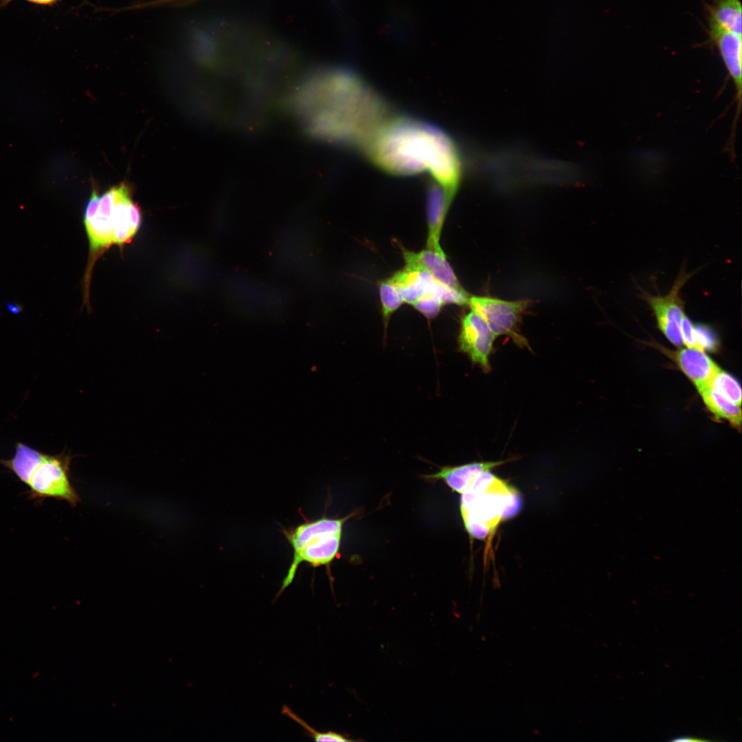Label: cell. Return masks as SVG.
Segmentation results:
<instances>
[{
  "label": "cell",
  "instance_id": "obj_1",
  "mask_svg": "<svg viewBox=\"0 0 742 742\" xmlns=\"http://www.w3.org/2000/svg\"><path fill=\"white\" fill-rule=\"evenodd\" d=\"M289 104L304 131L334 146L362 150L394 112L388 102L352 69H319L292 90Z\"/></svg>",
  "mask_w": 742,
  "mask_h": 742
},
{
  "label": "cell",
  "instance_id": "obj_9",
  "mask_svg": "<svg viewBox=\"0 0 742 742\" xmlns=\"http://www.w3.org/2000/svg\"><path fill=\"white\" fill-rule=\"evenodd\" d=\"M391 278L398 286L403 302L412 305L429 295L439 296L445 304L463 305L469 302V295L464 289L445 286L423 270L405 267Z\"/></svg>",
  "mask_w": 742,
  "mask_h": 742
},
{
  "label": "cell",
  "instance_id": "obj_25",
  "mask_svg": "<svg viewBox=\"0 0 742 742\" xmlns=\"http://www.w3.org/2000/svg\"><path fill=\"white\" fill-rule=\"evenodd\" d=\"M672 741H707L703 739H699L696 737L692 736H679L671 739Z\"/></svg>",
  "mask_w": 742,
  "mask_h": 742
},
{
  "label": "cell",
  "instance_id": "obj_24",
  "mask_svg": "<svg viewBox=\"0 0 742 742\" xmlns=\"http://www.w3.org/2000/svg\"><path fill=\"white\" fill-rule=\"evenodd\" d=\"M29 3L39 5H47L52 6L61 0H25Z\"/></svg>",
  "mask_w": 742,
  "mask_h": 742
},
{
  "label": "cell",
  "instance_id": "obj_14",
  "mask_svg": "<svg viewBox=\"0 0 742 742\" xmlns=\"http://www.w3.org/2000/svg\"><path fill=\"white\" fill-rule=\"evenodd\" d=\"M505 461L477 462L456 466H443L434 474L428 475L429 480H442L453 491L462 493L482 471H491L503 464Z\"/></svg>",
  "mask_w": 742,
  "mask_h": 742
},
{
  "label": "cell",
  "instance_id": "obj_21",
  "mask_svg": "<svg viewBox=\"0 0 742 742\" xmlns=\"http://www.w3.org/2000/svg\"><path fill=\"white\" fill-rule=\"evenodd\" d=\"M444 304L439 296L429 295L419 299L412 305L425 317L431 319L438 315Z\"/></svg>",
  "mask_w": 742,
  "mask_h": 742
},
{
  "label": "cell",
  "instance_id": "obj_23",
  "mask_svg": "<svg viewBox=\"0 0 742 742\" xmlns=\"http://www.w3.org/2000/svg\"><path fill=\"white\" fill-rule=\"evenodd\" d=\"M184 1V0H155V1H149V2H146V3L137 4V5L131 6L129 8H126V10H131V9L133 10V9L144 8H148V7H155V6L163 5L169 4V3H175V2H178V1Z\"/></svg>",
  "mask_w": 742,
  "mask_h": 742
},
{
  "label": "cell",
  "instance_id": "obj_2",
  "mask_svg": "<svg viewBox=\"0 0 742 742\" xmlns=\"http://www.w3.org/2000/svg\"><path fill=\"white\" fill-rule=\"evenodd\" d=\"M362 151L372 164L391 175L429 172L451 199L462 179L461 157L452 137L412 116L394 113Z\"/></svg>",
  "mask_w": 742,
  "mask_h": 742
},
{
  "label": "cell",
  "instance_id": "obj_26",
  "mask_svg": "<svg viewBox=\"0 0 742 742\" xmlns=\"http://www.w3.org/2000/svg\"><path fill=\"white\" fill-rule=\"evenodd\" d=\"M7 308L9 310V311L10 313H12L13 314H18L22 310V307L20 305H19L17 304H12V303H10V304H7Z\"/></svg>",
  "mask_w": 742,
  "mask_h": 742
},
{
  "label": "cell",
  "instance_id": "obj_10",
  "mask_svg": "<svg viewBox=\"0 0 742 742\" xmlns=\"http://www.w3.org/2000/svg\"><path fill=\"white\" fill-rule=\"evenodd\" d=\"M707 45L715 47L723 60L726 71L736 89L737 113L734 124H737L741 108L742 95V39L741 35L728 30L715 22L708 20ZM734 125V126H735Z\"/></svg>",
  "mask_w": 742,
  "mask_h": 742
},
{
  "label": "cell",
  "instance_id": "obj_18",
  "mask_svg": "<svg viewBox=\"0 0 742 742\" xmlns=\"http://www.w3.org/2000/svg\"><path fill=\"white\" fill-rule=\"evenodd\" d=\"M380 298L383 319L387 324L392 315L404 302L398 286L390 278L380 284Z\"/></svg>",
  "mask_w": 742,
  "mask_h": 742
},
{
  "label": "cell",
  "instance_id": "obj_5",
  "mask_svg": "<svg viewBox=\"0 0 742 742\" xmlns=\"http://www.w3.org/2000/svg\"><path fill=\"white\" fill-rule=\"evenodd\" d=\"M521 506L518 491L491 471L481 472L461 493L462 521L474 539L493 534L500 521L515 516Z\"/></svg>",
  "mask_w": 742,
  "mask_h": 742
},
{
  "label": "cell",
  "instance_id": "obj_3",
  "mask_svg": "<svg viewBox=\"0 0 742 742\" xmlns=\"http://www.w3.org/2000/svg\"><path fill=\"white\" fill-rule=\"evenodd\" d=\"M125 182L111 187L100 196L96 186L85 208L83 224L89 241V256L83 281V303L89 306V287L96 261L113 245L120 251L132 242L142 222L138 203L132 199Z\"/></svg>",
  "mask_w": 742,
  "mask_h": 742
},
{
  "label": "cell",
  "instance_id": "obj_20",
  "mask_svg": "<svg viewBox=\"0 0 742 742\" xmlns=\"http://www.w3.org/2000/svg\"><path fill=\"white\" fill-rule=\"evenodd\" d=\"M282 714L291 719L295 722L297 723L304 729V733L313 740L315 741H337V742H349L357 741L355 739L349 738V736L346 734H339L331 730L326 732H319L315 730L302 719L293 712L289 707L284 705L282 708Z\"/></svg>",
  "mask_w": 742,
  "mask_h": 742
},
{
  "label": "cell",
  "instance_id": "obj_27",
  "mask_svg": "<svg viewBox=\"0 0 742 742\" xmlns=\"http://www.w3.org/2000/svg\"><path fill=\"white\" fill-rule=\"evenodd\" d=\"M12 1L14 0H0V8L7 6Z\"/></svg>",
  "mask_w": 742,
  "mask_h": 742
},
{
  "label": "cell",
  "instance_id": "obj_13",
  "mask_svg": "<svg viewBox=\"0 0 742 742\" xmlns=\"http://www.w3.org/2000/svg\"><path fill=\"white\" fill-rule=\"evenodd\" d=\"M675 361L697 391L709 386L715 374L721 368L708 356L705 350L694 348L679 349Z\"/></svg>",
  "mask_w": 742,
  "mask_h": 742
},
{
  "label": "cell",
  "instance_id": "obj_8",
  "mask_svg": "<svg viewBox=\"0 0 742 742\" xmlns=\"http://www.w3.org/2000/svg\"><path fill=\"white\" fill-rule=\"evenodd\" d=\"M691 276L692 273H688L682 269L666 295H653L642 292V297L653 311L659 329L669 341L677 346L683 345L681 323L685 315L680 291Z\"/></svg>",
  "mask_w": 742,
  "mask_h": 742
},
{
  "label": "cell",
  "instance_id": "obj_22",
  "mask_svg": "<svg viewBox=\"0 0 742 742\" xmlns=\"http://www.w3.org/2000/svg\"><path fill=\"white\" fill-rule=\"evenodd\" d=\"M681 335L682 343L686 347L705 350L699 342L695 326L686 314L681 323Z\"/></svg>",
  "mask_w": 742,
  "mask_h": 742
},
{
  "label": "cell",
  "instance_id": "obj_19",
  "mask_svg": "<svg viewBox=\"0 0 742 742\" xmlns=\"http://www.w3.org/2000/svg\"><path fill=\"white\" fill-rule=\"evenodd\" d=\"M730 401L741 406V389L738 381L730 374L720 368L710 385Z\"/></svg>",
  "mask_w": 742,
  "mask_h": 742
},
{
  "label": "cell",
  "instance_id": "obj_11",
  "mask_svg": "<svg viewBox=\"0 0 742 742\" xmlns=\"http://www.w3.org/2000/svg\"><path fill=\"white\" fill-rule=\"evenodd\" d=\"M495 335L484 319L473 311L464 315L458 337L459 347L485 372L491 370L490 356Z\"/></svg>",
  "mask_w": 742,
  "mask_h": 742
},
{
  "label": "cell",
  "instance_id": "obj_4",
  "mask_svg": "<svg viewBox=\"0 0 742 742\" xmlns=\"http://www.w3.org/2000/svg\"><path fill=\"white\" fill-rule=\"evenodd\" d=\"M71 458L65 452L49 455L18 442L13 457L9 460L0 459V464L27 486L29 499L38 503L47 498H54L76 506L80 499L70 480Z\"/></svg>",
  "mask_w": 742,
  "mask_h": 742
},
{
  "label": "cell",
  "instance_id": "obj_12",
  "mask_svg": "<svg viewBox=\"0 0 742 742\" xmlns=\"http://www.w3.org/2000/svg\"><path fill=\"white\" fill-rule=\"evenodd\" d=\"M405 267L423 270L441 284L455 290H463L442 249L427 248L420 252L403 251Z\"/></svg>",
  "mask_w": 742,
  "mask_h": 742
},
{
  "label": "cell",
  "instance_id": "obj_17",
  "mask_svg": "<svg viewBox=\"0 0 742 742\" xmlns=\"http://www.w3.org/2000/svg\"><path fill=\"white\" fill-rule=\"evenodd\" d=\"M702 400L716 418L728 420L735 427L741 423V406L728 400L710 386L698 390Z\"/></svg>",
  "mask_w": 742,
  "mask_h": 742
},
{
  "label": "cell",
  "instance_id": "obj_7",
  "mask_svg": "<svg viewBox=\"0 0 742 742\" xmlns=\"http://www.w3.org/2000/svg\"><path fill=\"white\" fill-rule=\"evenodd\" d=\"M471 309L480 316L497 336L507 335L519 346H527V340L519 333L521 315L528 300L507 301L497 298L471 296L468 303Z\"/></svg>",
  "mask_w": 742,
  "mask_h": 742
},
{
  "label": "cell",
  "instance_id": "obj_16",
  "mask_svg": "<svg viewBox=\"0 0 742 742\" xmlns=\"http://www.w3.org/2000/svg\"><path fill=\"white\" fill-rule=\"evenodd\" d=\"M708 20L741 35L742 8L740 0H711L704 3Z\"/></svg>",
  "mask_w": 742,
  "mask_h": 742
},
{
  "label": "cell",
  "instance_id": "obj_6",
  "mask_svg": "<svg viewBox=\"0 0 742 742\" xmlns=\"http://www.w3.org/2000/svg\"><path fill=\"white\" fill-rule=\"evenodd\" d=\"M346 520L324 516L281 530L293 550V558L275 600L293 583L302 563L313 567L329 566L339 553Z\"/></svg>",
  "mask_w": 742,
  "mask_h": 742
},
{
  "label": "cell",
  "instance_id": "obj_15",
  "mask_svg": "<svg viewBox=\"0 0 742 742\" xmlns=\"http://www.w3.org/2000/svg\"><path fill=\"white\" fill-rule=\"evenodd\" d=\"M451 201V199L437 183L429 186L427 193L428 249H441L439 243L440 232Z\"/></svg>",
  "mask_w": 742,
  "mask_h": 742
}]
</instances>
